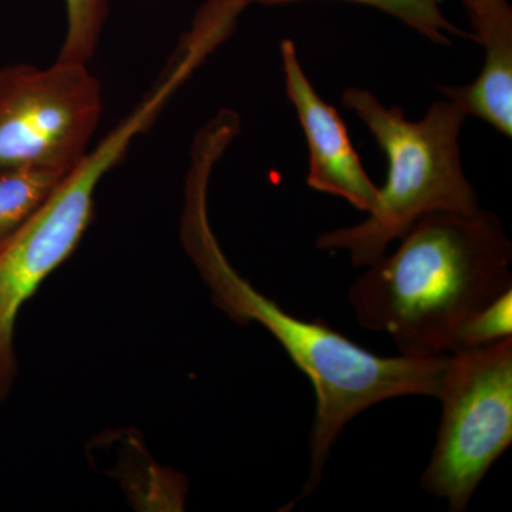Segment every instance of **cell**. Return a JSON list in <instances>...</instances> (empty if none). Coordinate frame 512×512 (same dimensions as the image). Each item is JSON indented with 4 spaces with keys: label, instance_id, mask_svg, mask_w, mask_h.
<instances>
[{
    "label": "cell",
    "instance_id": "8fae6325",
    "mask_svg": "<svg viewBox=\"0 0 512 512\" xmlns=\"http://www.w3.org/2000/svg\"><path fill=\"white\" fill-rule=\"evenodd\" d=\"M67 29L57 59L87 64L109 16V0H66Z\"/></svg>",
    "mask_w": 512,
    "mask_h": 512
},
{
    "label": "cell",
    "instance_id": "277c9868",
    "mask_svg": "<svg viewBox=\"0 0 512 512\" xmlns=\"http://www.w3.org/2000/svg\"><path fill=\"white\" fill-rule=\"evenodd\" d=\"M187 79L183 64L168 63L136 109L74 165L49 200L0 245V403L8 399L18 376L15 328L20 309L82 241L93 220L94 192L101 178L120 163L133 138L153 123Z\"/></svg>",
    "mask_w": 512,
    "mask_h": 512
},
{
    "label": "cell",
    "instance_id": "4fadbf2b",
    "mask_svg": "<svg viewBox=\"0 0 512 512\" xmlns=\"http://www.w3.org/2000/svg\"><path fill=\"white\" fill-rule=\"evenodd\" d=\"M494 2V0H461L464 8H466L467 12H471V10L481 8V6L487 5V3Z\"/></svg>",
    "mask_w": 512,
    "mask_h": 512
},
{
    "label": "cell",
    "instance_id": "7a4b0ae2",
    "mask_svg": "<svg viewBox=\"0 0 512 512\" xmlns=\"http://www.w3.org/2000/svg\"><path fill=\"white\" fill-rule=\"evenodd\" d=\"M353 282L362 328L389 335L400 355L453 352L467 320L512 289V244L493 211L424 215Z\"/></svg>",
    "mask_w": 512,
    "mask_h": 512
},
{
    "label": "cell",
    "instance_id": "7c38bea8",
    "mask_svg": "<svg viewBox=\"0 0 512 512\" xmlns=\"http://www.w3.org/2000/svg\"><path fill=\"white\" fill-rule=\"evenodd\" d=\"M512 289L501 293L467 320L458 333L453 352L478 349L512 338Z\"/></svg>",
    "mask_w": 512,
    "mask_h": 512
},
{
    "label": "cell",
    "instance_id": "9c48e42d",
    "mask_svg": "<svg viewBox=\"0 0 512 512\" xmlns=\"http://www.w3.org/2000/svg\"><path fill=\"white\" fill-rule=\"evenodd\" d=\"M70 170L50 165L0 168V245L36 214Z\"/></svg>",
    "mask_w": 512,
    "mask_h": 512
},
{
    "label": "cell",
    "instance_id": "6da1fadb",
    "mask_svg": "<svg viewBox=\"0 0 512 512\" xmlns=\"http://www.w3.org/2000/svg\"><path fill=\"white\" fill-rule=\"evenodd\" d=\"M185 178L181 242L212 302L238 325L264 326L305 373L315 393L311 470L301 497L315 493L333 444L350 421L370 407L407 396L436 399L448 353L439 356H377L320 320H303L254 288L228 261L212 231L208 190L222 158L211 141L192 144Z\"/></svg>",
    "mask_w": 512,
    "mask_h": 512
},
{
    "label": "cell",
    "instance_id": "5b68a950",
    "mask_svg": "<svg viewBox=\"0 0 512 512\" xmlns=\"http://www.w3.org/2000/svg\"><path fill=\"white\" fill-rule=\"evenodd\" d=\"M436 399L441 420L420 485L464 512L512 443V338L448 353Z\"/></svg>",
    "mask_w": 512,
    "mask_h": 512
},
{
    "label": "cell",
    "instance_id": "52a82bcc",
    "mask_svg": "<svg viewBox=\"0 0 512 512\" xmlns=\"http://www.w3.org/2000/svg\"><path fill=\"white\" fill-rule=\"evenodd\" d=\"M281 60L286 96L295 107L308 143L306 183L312 190L343 198L357 210L369 214L379 201L380 187L367 175L345 121L316 92L291 39L282 40Z\"/></svg>",
    "mask_w": 512,
    "mask_h": 512
},
{
    "label": "cell",
    "instance_id": "8992f818",
    "mask_svg": "<svg viewBox=\"0 0 512 512\" xmlns=\"http://www.w3.org/2000/svg\"><path fill=\"white\" fill-rule=\"evenodd\" d=\"M103 100L87 64L57 59L47 69H0V168H73L87 154Z\"/></svg>",
    "mask_w": 512,
    "mask_h": 512
},
{
    "label": "cell",
    "instance_id": "ba28073f",
    "mask_svg": "<svg viewBox=\"0 0 512 512\" xmlns=\"http://www.w3.org/2000/svg\"><path fill=\"white\" fill-rule=\"evenodd\" d=\"M474 40L484 47V64L473 83L444 86L441 93L456 101L466 116L512 136V8L508 0L468 16Z\"/></svg>",
    "mask_w": 512,
    "mask_h": 512
},
{
    "label": "cell",
    "instance_id": "3957f363",
    "mask_svg": "<svg viewBox=\"0 0 512 512\" xmlns=\"http://www.w3.org/2000/svg\"><path fill=\"white\" fill-rule=\"evenodd\" d=\"M342 101L382 148L387 180L367 220L323 232L316 247L349 252L352 264L363 268L386 255L392 242L430 212L468 215L480 210L477 192L461 163L460 134L467 116L456 101H434L417 121L359 87L346 90Z\"/></svg>",
    "mask_w": 512,
    "mask_h": 512
},
{
    "label": "cell",
    "instance_id": "30bf717a",
    "mask_svg": "<svg viewBox=\"0 0 512 512\" xmlns=\"http://www.w3.org/2000/svg\"><path fill=\"white\" fill-rule=\"evenodd\" d=\"M247 5L281 6L303 0H245ZM370 6L399 20L407 28L439 46L453 45V39H473V33L458 28L444 15L446 0H345ZM476 42V40H474Z\"/></svg>",
    "mask_w": 512,
    "mask_h": 512
}]
</instances>
